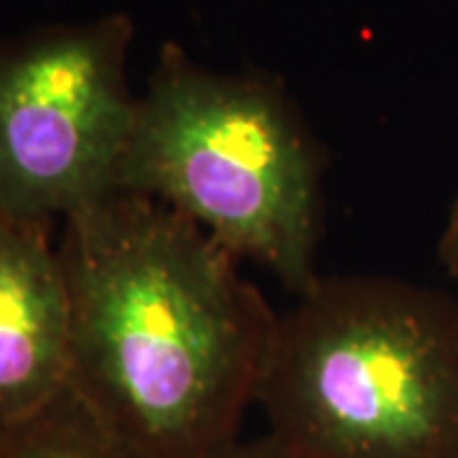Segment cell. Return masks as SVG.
<instances>
[{"mask_svg":"<svg viewBox=\"0 0 458 458\" xmlns=\"http://www.w3.org/2000/svg\"><path fill=\"white\" fill-rule=\"evenodd\" d=\"M255 403L309 458H458V303L318 278L278 316Z\"/></svg>","mask_w":458,"mask_h":458,"instance_id":"cell-2","label":"cell"},{"mask_svg":"<svg viewBox=\"0 0 458 458\" xmlns=\"http://www.w3.org/2000/svg\"><path fill=\"white\" fill-rule=\"evenodd\" d=\"M441 260L445 265V270L454 278H458V199L454 201L451 214H448V222H445V229H443Z\"/></svg>","mask_w":458,"mask_h":458,"instance_id":"cell-8","label":"cell"},{"mask_svg":"<svg viewBox=\"0 0 458 458\" xmlns=\"http://www.w3.org/2000/svg\"><path fill=\"white\" fill-rule=\"evenodd\" d=\"M114 191L161 201L295 295L318 280L321 158L280 84L216 74L164 44Z\"/></svg>","mask_w":458,"mask_h":458,"instance_id":"cell-3","label":"cell"},{"mask_svg":"<svg viewBox=\"0 0 458 458\" xmlns=\"http://www.w3.org/2000/svg\"><path fill=\"white\" fill-rule=\"evenodd\" d=\"M209 458H309L303 454H298L295 448L285 445L283 441H278L276 436H262V438H255V441H242L237 438L234 443L225 445L222 451H216L214 456Z\"/></svg>","mask_w":458,"mask_h":458,"instance_id":"cell-7","label":"cell"},{"mask_svg":"<svg viewBox=\"0 0 458 458\" xmlns=\"http://www.w3.org/2000/svg\"><path fill=\"white\" fill-rule=\"evenodd\" d=\"M69 387L140 458H209L240 436L278 313L237 255L161 201L113 191L62 222Z\"/></svg>","mask_w":458,"mask_h":458,"instance_id":"cell-1","label":"cell"},{"mask_svg":"<svg viewBox=\"0 0 458 458\" xmlns=\"http://www.w3.org/2000/svg\"><path fill=\"white\" fill-rule=\"evenodd\" d=\"M54 225L0 212V433L69 387L72 295Z\"/></svg>","mask_w":458,"mask_h":458,"instance_id":"cell-5","label":"cell"},{"mask_svg":"<svg viewBox=\"0 0 458 458\" xmlns=\"http://www.w3.org/2000/svg\"><path fill=\"white\" fill-rule=\"evenodd\" d=\"M128 13L0 44V212L54 219L114 191L138 98Z\"/></svg>","mask_w":458,"mask_h":458,"instance_id":"cell-4","label":"cell"},{"mask_svg":"<svg viewBox=\"0 0 458 458\" xmlns=\"http://www.w3.org/2000/svg\"><path fill=\"white\" fill-rule=\"evenodd\" d=\"M0 458H140L72 387L31 420L0 433Z\"/></svg>","mask_w":458,"mask_h":458,"instance_id":"cell-6","label":"cell"}]
</instances>
